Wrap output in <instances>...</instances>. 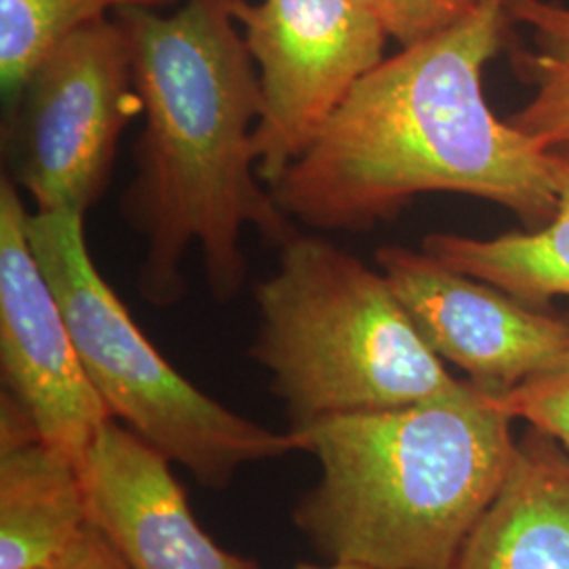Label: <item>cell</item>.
<instances>
[{
  "label": "cell",
  "mask_w": 569,
  "mask_h": 569,
  "mask_svg": "<svg viewBox=\"0 0 569 569\" xmlns=\"http://www.w3.org/2000/svg\"><path fill=\"white\" fill-rule=\"evenodd\" d=\"M509 0H477L456 21L385 58L268 190L287 218L366 232L422 194L507 207L529 228L555 213L549 152L500 121L483 74Z\"/></svg>",
  "instance_id": "1"
},
{
  "label": "cell",
  "mask_w": 569,
  "mask_h": 569,
  "mask_svg": "<svg viewBox=\"0 0 569 569\" xmlns=\"http://www.w3.org/2000/svg\"><path fill=\"white\" fill-rule=\"evenodd\" d=\"M234 2L186 0L169 16L117 11L143 114L121 216L146 244L138 289L152 306L186 296L183 258L194 243L211 296L230 302L247 277L244 228L274 247L300 232L256 169L251 140L262 96Z\"/></svg>",
  "instance_id": "2"
},
{
  "label": "cell",
  "mask_w": 569,
  "mask_h": 569,
  "mask_svg": "<svg viewBox=\"0 0 569 569\" xmlns=\"http://www.w3.org/2000/svg\"><path fill=\"white\" fill-rule=\"evenodd\" d=\"M496 397L470 382L449 399L289 427L321 468L293 526L327 561L458 568L517 446Z\"/></svg>",
  "instance_id": "3"
},
{
  "label": "cell",
  "mask_w": 569,
  "mask_h": 569,
  "mask_svg": "<svg viewBox=\"0 0 569 569\" xmlns=\"http://www.w3.org/2000/svg\"><path fill=\"white\" fill-rule=\"evenodd\" d=\"M264 367L289 427L467 392L430 350L382 272L323 237L296 232L253 289Z\"/></svg>",
  "instance_id": "4"
},
{
  "label": "cell",
  "mask_w": 569,
  "mask_h": 569,
  "mask_svg": "<svg viewBox=\"0 0 569 569\" xmlns=\"http://www.w3.org/2000/svg\"><path fill=\"white\" fill-rule=\"evenodd\" d=\"M82 220L81 213L34 211L26 230L110 418L209 489L228 488L247 465L298 451L289 430L274 432L222 406L164 359L106 283Z\"/></svg>",
  "instance_id": "5"
},
{
  "label": "cell",
  "mask_w": 569,
  "mask_h": 569,
  "mask_svg": "<svg viewBox=\"0 0 569 569\" xmlns=\"http://www.w3.org/2000/svg\"><path fill=\"white\" fill-rule=\"evenodd\" d=\"M11 182L37 213H81L106 190L122 129L142 114L131 47L119 20L61 39L7 106Z\"/></svg>",
  "instance_id": "6"
},
{
  "label": "cell",
  "mask_w": 569,
  "mask_h": 569,
  "mask_svg": "<svg viewBox=\"0 0 569 569\" xmlns=\"http://www.w3.org/2000/svg\"><path fill=\"white\" fill-rule=\"evenodd\" d=\"M234 20L258 68L262 112L251 142L270 188L385 60L388 32L357 0H237Z\"/></svg>",
  "instance_id": "7"
},
{
  "label": "cell",
  "mask_w": 569,
  "mask_h": 569,
  "mask_svg": "<svg viewBox=\"0 0 569 569\" xmlns=\"http://www.w3.org/2000/svg\"><path fill=\"white\" fill-rule=\"evenodd\" d=\"M376 264L430 350L491 395L549 371L569 350V321L439 264L425 251L380 247Z\"/></svg>",
  "instance_id": "8"
},
{
  "label": "cell",
  "mask_w": 569,
  "mask_h": 569,
  "mask_svg": "<svg viewBox=\"0 0 569 569\" xmlns=\"http://www.w3.org/2000/svg\"><path fill=\"white\" fill-rule=\"evenodd\" d=\"M20 188L0 182V376L42 439L81 460L110 418L28 239Z\"/></svg>",
  "instance_id": "9"
},
{
  "label": "cell",
  "mask_w": 569,
  "mask_h": 569,
  "mask_svg": "<svg viewBox=\"0 0 569 569\" xmlns=\"http://www.w3.org/2000/svg\"><path fill=\"white\" fill-rule=\"evenodd\" d=\"M171 460L108 418L81 458L89 519L129 569H260L201 528Z\"/></svg>",
  "instance_id": "10"
},
{
  "label": "cell",
  "mask_w": 569,
  "mask_h": 569,
  "mask_svg": "<svg viewBox=\"0 0 569 569\" xmlns=\"http://www.w3.org/2000/svg\"><path fill=\"white\" fill-rule=\"evenodd\" d=\"M81 460L47 443L28 411L0 395V569H41L87 526Z\"/></svg>",
  "instance_id": "11"
},
{
  "label": "cell",
  "mask_w": 569,
  "mask_h": 569,
  "mask_svg": "<svg viewBox=\"0 0 569 569\" xmlns=\"http://www.w3.org/2000/svg\"><path fill=\"white\" fill-rule=\"evenodd\" d=\"M456 569H569V451L528 428Z\"/></svg>",
  "instance_id": "12"
},
{
  "label": "cell",
  "mask_w": 569,
  "mask_h": 569,
  "mask_svg": "<svg viewBox=\"0 0 569 569\" xmlns=\"http://www.w3.org/2000/svg\"><path fill=\"white\" fill-rule=\"evenodd\" d=\"M549 161L557 203L547 224L491 239L432 232L422 251L531 306L569 298V148L550 150Z\"/></svg>",
  "instance_id": "13"
},
{
  "label": "cell",
  "mask_w": 569,
  "mask_h": 569,
  "mask_svg": "<svg viewBox=\"0 0 569 569\" xmlns=\"http://www.w3.org/2000/svg\"><path fill=\"white\" fill-rule=\"evenodd\" d=\"M509 18L528 32V44L512 49L510 60L531 96L507 121L545 152L569 148V7L509 0Z\"/></svg>",
  "instance_id": "14"
},
{
  "label": "cell",
  "mask_w": 569,
  "mask_h": 569,
  "mask_svg": "<svg viewBox=\"0 0 569 569\" xmlns=\"http://www.w3.org/2000/svg\"><path fill=\"white\" fill-rule=\"evenodd\" d=\"M176 0H0V89L4 103L18 98L32 70L70 32L108 11L161 9Z\"/></svg>",
  "instance_id": "15"
},
{
  "label": "cell",
  "mask_w": 569,
  "mask_h": 569,
  "mask_svg": "<svg viewBox=\"0 0 569 569\" xmlns=\"http://www.w3.org/2000/svg\"><path fill=\"white\" fill-rule=\"evenodd\" d=\"M512 420H523L569 451V350L561 363L496 397Z\"/></svg>",
  "instance_id": "16"
},
{
  "label": "cell",
  "mask_w": 569,
  "mask_h": 569,
  "mask_svg": "<svg viewBox=\"0 0 569 569\" xmlns=\"http://www.w3.org/2000/svg\"><path fill=\"white\" fill-rule=\"evenodd\" d=\"M468 7L467 0H378V18L388 37L406 47L458 20Z\"/></svg>",
  "instance_id": "17"
},
{
  "label": "cell",
  "mask_w": 569,
  "mask_h": 569,
  "mask_svg": "<svg viewBox=\"0 0 569 569\" xmlns=\"http://www.w3.org/2000/svg\"><path fill=\"white\" fill-rule=\"evenodd\" d=\"M41 569H129L122 563L117 550L102 536V531L89 523L81 538L58 557L53 563Z\"/></svg>",
  "instance_id": "18"
},
{
  "label": "cell",
  "mask_w": 569,
  "mask_h": 569,
  "mask_svg": "<svg viewBox=\"0 0 569 569\" xmlns=\"http://www.w3.org/2000/svg\"><path fill=\"white\" fill-rule=\"evenodd\" d=\"M293 569H371L366 566H355V563H340V561H327L326 566H315V563H298Z\"/></svg>",
  "instance_id": "19"
},
{
  "label": "cell",
  "mask_w": 569,
  "mask_h": 569,
  "mask_svg": "<svg viewBox=\"0 0 569 569\" xmlns=\"http://www.w3.org/2000/svg\"><path fill=\"white\" fill-rule=\"evenodd\" d=\"M361 7H366L369 11H373L378 16V0H357Z\"/></svg>",
  "instance_id": "20"
},
{
  "label": "cell",
  "mask_w": 569,
  "mask_h": 569,
  "mask_svg": "<svg viewBox=\"0 0 569 569\" xmlns=\"http://www.w3.org/2000/svg\"><path fill=\"white\" fill-rule=\"evenodd\" d=\"M468 4H475V2H477V0H467Z\"/></svg>",
  "instance_id": "21"
}]
</instances>
